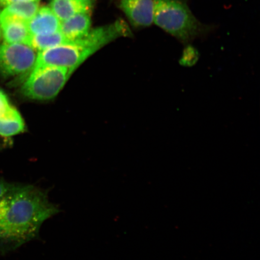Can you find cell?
Returning <instances> with one entry per match:
<instances>
[{
	"label": "cell",
	"instance_id": "1",
	"mask_svg": "<svg viewBox=\"0 0 260 260\" xmlns=\"http://www.w3.org/2000/svg\"><path fill=\"white\" fill-rule=\"evenodd\" d=\"M58 212L44 190L34 185L16 184L0 200L2 251H13L37 238L45 221Z\"/></svg>",
	"mask_w": 260,
	"mask_h": 260
},
{
	"label": "cell",
	"instance_id": "2",
	"mask_svg": "<svg viewBox=\"0 0 260 260\" xmlns=\"http://www.w3.org/2000/svg\"><path fill=\"white\" fill-rule=\"evenodd\" d=\"M132 35L126 22L118 20L113 24L92 29L85 37L40 52L35 65H53L67 68L73 73L87 58L109 42L119 37Z\"/></svg>",
	"mask_w": 260,
	"mask_h": 260
},
{
	"label": "cell",
	"instance_id": "3",
	"mask_svg": "<svg viewBox=\"0 0 260 260\" xmlns=\"http://www.w3.org/2000/svg\"><path fill=\"white\" fill-rule=\"evenodd\" d=\"M155 25L184 44L201 37L207 27L180 0H154Z\"/></svg>",
	"mask_w": 260,
	"mask_h": 260
},
{
	"label": "cell",
	"instance_id": "4",
	"mask_svg": "<svg viewBox=\"0 0 260 260\" xmlns=\"http://www.w3.org/2000/svg\"><path fill=\"white\" fill-rule=\"evenodd\" d=\"M71 74L69 70L64 68L35 65L22 87V93L31 100L53 99L63 89Z\"/></svg>",
	"mask_w": 260,
	"mask_h": 260
},
{
	"label": "cell",
	"instance_id": "5",
	"mask_svg": "<svg viewBox=\"0 0 260 260\" xmlns=\"http://www.w3.org/2000/svg\"><path fill=\"white\" fill-rule=\"evenodd\" d=\"M37 54L27 45H0V75L5 77L22 76L34 68Z\"/></svg>",
	"mask_w": 260,
	"mask_h": 260
},
{
	"label": "cell",
	"instance_id": "6",
	"mask_svg": "<svg viewBox=\"0 0 260 260\" xmlns=\"http://www.w3.org/2000/svg\"><path fill=\"white\" fill-rule=\"evenodd\" d=\"M120 7L136 27H149L154 21V0H121Z\"/></svg>",
	"mask_w": 260,
	"mask_h": 260
},
{
	"label": "cell",
	"instance_id": "7",
	"mask_svg": "<svg viewBox=\"0 0 260 260\" xmlns=\"http://www.w3.org/2000/svg\"><path fill=\"white\" fill-rule=\"evenodd\" d=\"M31 35H46L60 31L61 21L50 8L43 7L27 23Z\"/></svg>",
	"mask_w": 260,
	"mask_h": 260
},
{
	"label": "cell",
	"instance_id": "8",
	"mask_svg": "<svg viewBox=\"0 0 260 260\" xmlns=\"http://www.w3.org/2000/svg\"><path fill=\"white\" fill-rule=\"evenodd\" d=\"M2 34L5 43L28 45L31 34L27 22L19 19L0 17Z\"/></svg>",
	"mask_w": 260,
	"mask_h": 260
},
{
	"label": "cell",
	"instance_id": "9",
	"mask_svg": "<svg viewBox=\"0 0 260 260\" xmlns=\"http://www.w3.org/2000/svg\"><path fill=\"white\" fill-rule=\"evenodd\" d=\"M50 8L62 22L78 14H90L92 3L84 0H53Z\"/></svg>",
	"mask_w": 260,
	"mask_h": 260
},
{
	"label": "cell",
	"instance_id": "10",
	"mask_svg": "<svg viewBox=\"0 0 260 260\" xmlns=\"http://www.w3.org/2000/svg\"><path fill=\"white\" fill-rule=\"evenodd\" d=\"M90 25V14H78L61 22L60 32L68 41H72L85 37Z\"/></svg>",
	"mask_w": 260,
	"mask_h": 260
},
{
	"label": "cell",
	"instance_id": "11",
	"mask_svg": "<svg viewBox=\"0 0 260 260\" xmlns=\"http://www.w3.org/2000/svg\"><path fill=\"white\" fill-rule=\"evenodd\" d=\"M40 9L39 2H22L6 6L0 17L13 18L27 22L30 21Z\"/></svg>",
	"mask_w": 260,
	"mask_h": 260
},
{
	"label": "cell",
	"instance_id": "12",
	"mask_svg": "<svg viewBox=\"0 0 260 260\" xmlns=\"http://www.w3.org/2000/svg\"><path fill=\"white\" fill-rule=\"evenodd\" d=\"M60 31L46 35H31L28 45L38 53L68 42Z\"/></svg>",
	"mask_w": 260,
	"mask_h": 260
},
{
	"label": "cell",
	"instance_id": "13",
	"mask_svg": "<svg viewBox=\"0 0 260 260\" xmlns=\"http://www.w3.org/2000/svg\"><path fill=\"white\" fill-rule=\"evenodd\" d=\"M19 116L20 114L10 103L7 95L0 90V123Z\"/></svg>",
	"mask_w": 260,
	"mask_h": 260
},
{
	"label": "cell",
	"instance_id": "14",
	"mask_svg": "<svg viewBox=\"0 0 260 260\" xmlns=\"http://www.w3.org/2000/svg\"><path fill=\"white\" fill-rule=\"evenodd\" d=\"M200 54L197 49L188 45L185 48L179 63L184 67H191L197 63Z\"/></svg>",
	"mask_w": 260,
	"mask_h": 260
},
{
	"label": "cell",
	"instance_id": "15",
	"mask_svg": "<svg viewBox=\"0 0 260 260\" xmlns=\"http://www.w3.org/2000/svg\"><path fill=\"white\" fill-rule=\"evenodd\" d=\"M16 184L9 183L4 179L0 178V200L15 186Z\"/></svg>",
	"mask_w": 260,
	"mask_h": 260
},
{
	"label": "cell",
	"instance_id": "16",
	"mask_svg": "<svg viewBox=\"0 0 260 260\" xmlns=\"http://www.w3.org/2000/svg\"><path fill=\"white\" fill-rule=\"evenodd\" d=\"M40 0H0V5L3 6H8L15 3L22 2H39Z\"/></svg>",
	"mask_w": 260,
	"mask_h": 260
},
{
	"label": "cell",
	"instance_id": "17",
	"mask_svg": "<svg viewBox=\"0 0 260 260\" xmlns=\"http://www.w3.org/2000/svg\"><path fill=\"white\" fill-rule=\"evenodd\" d=\"M0 14H1V12H0ZM1 35H2L1 20H0V38H1Z\"/></svg>",
	"mask_w": 260,
	"mask_h": 260
},
{
	"label": "cell",
	"instance_id": "18",
	"mask_svg": "<svg viewBox=\"0 0 260 260\" xmlns=\"http://www.w3.org/2000/svg\"><path fill=\"white\" fill-rule=\"evenodd\" d=\"M84 1H90V0H84Z\"/></svg>",
	"mask_w": 260,
	"mask_h": 260
}]
</instances>
